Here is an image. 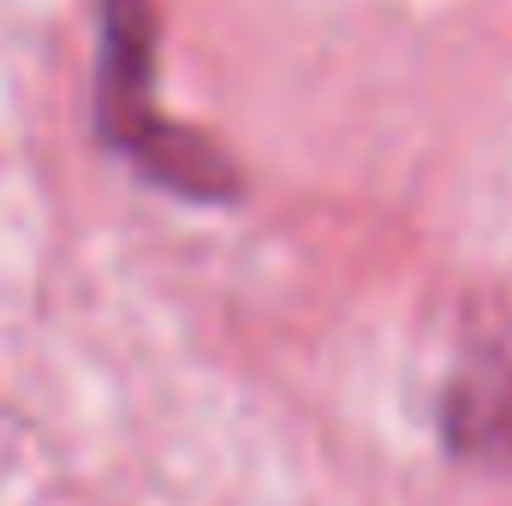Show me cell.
I'll return each mask as SVG.
<instances>
[{
  "label": "cell",
  "instance_id": "6da1fadb",
  "mask_svg": "<svg viewBox=\"0 0 512 506\" xmlns=\"http://www.w3.org/2000/svg\"><path fill=\"white\" fill-rule=\"evenodd\" d=\"M102 137L179 197L221 203L239 191V173L215 143L155 108V30L143 0H102Z\"/></svg>",
  "mask_w": 512,
  "mask_h": 506
},
{
  "label": "cell",
  "instance_id": "7a4b0ae2",
  "mask_svg": "<svg viewBox=\"0 0 512 506\" xmlns=\"http://www.w3.org/2000/svg\"><path fill=\"white\" fill-rule=\"evenodd\" d=\"M441 441L453 459L512 471V334L465 352L441 393Z\"/></svg>",
  "mask_w": 512,
  "mask_h": 506
}]
</instances>
